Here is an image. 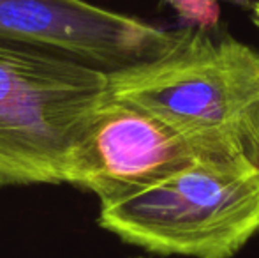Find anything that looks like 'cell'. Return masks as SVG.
Returning a JSON list of instances; mask_svg holds the SVG:
<instances>
[{"label":"cell","instance_id":"cell-6","mask_svg":"<svg viewBox=\"0 0 259 258\" xmlns=\"http://www.w3.org/2000/svg\"><path fill=\"white\" fill-rule=\"evenodd\" d=\"M171 7L196 28H210L219 23L221 9L217 0H167Z\"/></svg>","mask_w":259,"mask_h":258},{"label":"cell","instance_id":"cell-2","mask_svg":"<svg viewBox=\"0 0 259 258\" xmlns=\"http://www.w3.org/2000/svg\"><path fill=\"white\" fill-rule=\"evenodd\" d=\"M99 225L155 255L231 258L259 234V163L249 149L201 159L101 205Z\"/></svg>","mask_w":259,"mask_h":258},{"label":"cell","instance_id":"cell-4","mask_svg":"<svg viewBox=\"0 0 259 258\" xmlns=\"http://www.w3.org/2000/svg\"><path fill=\"white\" fill-rule=\"evenodd\" d=\"M247 143L243 134H185L108 92L76 141L65 184L96 195L106 205L201 159L245 151Z\"/></svg>","mask_w":259,"mask_h":258},{"label":"cell","instance_id":"cell-9","mask_svg":"<svg viewBox=\"0 0 259 258\" xmlns=\"http://www.w3.org/2000/svg\"><path fill=\"white\" fill-rule=\"evenodd\" d=\"M138 258H145V256H138Z\"/></svg>","mask_w":259,"mask_h":258},{"label":"cell","instance_id":"cell-1","mask_svg":"<svg viewBox=\"0 0 259 258\" xmlns=\"http://www.w3.org/2000/svg\"><path fill=\"white\" fill-rule=\"evenodd\" d=\"M109 92V72L0 38V188L65 184L74 145Z\"/></svg>","mask_w":259,"mask_h":258},{"label":"cell","instance_id":"cell-5","mask_svg":"<svg viewBox=\"0 0 259 258\" xmlns=\"http://www.w3.org/2000/svg\"><path fill=\"white\" fill-rule=\"evenodd\" d=\"M178 34L89 0H0V38L48 46L108 72L164 55Z\"/></svg>","mask_w":259,"mask_h":258},{"label":"cell","instance_id":"cell-8","mask_svg":"<svg viewBox=\"0 0 259 258\" xmlns=\"http://www.w3.org/2000/svg\"><path fill=\"white\" fill-rule=\"evenodd\" d=\"M254 13H256V20H257V23H259V2L256 4V7H254Z\"/></svg>","mask_w":259,"mask_h":258},{"label":"cell","instance_id":"cell-7","mask_svg":"<svg viewBox=\"0 0 259 258\" xmlns=\"http://www.w3.org/2000/svg\"><path fill=\"white\" fill-rule=\"evenodd\" d=\"M245 134H247V141L252 147V152L256 158H259V108L252 112V115L249 117L245 126Z\"/></svg>","mask_w":259,"mask_h":258},{"label":"cell","instance_id":"cell-3","mask_svg":"<svg viewBox=\"0 0 259 258\" xmlns=\"http://www.w3.org/2000/svg\"><path fill=\"white\" fill-rule=\"evenodd\" d=\"M109 94L185 134L247 136V121L259 108V53L189 27L164 55L109 72Z\"/></svg>","mask_w":259,"mask_h":258}]
</instances>
